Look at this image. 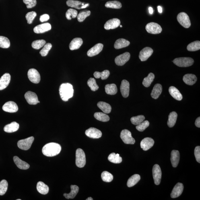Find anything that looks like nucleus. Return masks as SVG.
<instances>
[{
  "label": "nucleus",
  "mask_w": 200,
  "mask_h": 200,
  "mask_svg": "<svg viewBox=\"0 0 200 200\" xmlns=\"http://www.w3.org/2000/svg\"><path fill=\"white\" fill-rule=\"evenodd\" d=\"M61 150V145L56 143H50L43 147L42 152L45 156L53 157L59 154Z\"/></svg>",
  "instance_id": "obj_1"
},
{
  "label": "nucleus",
  "mask_w": 200,
  "mask_h": 200,
  "mask_svg": "<svg viewBox=\"0 0 200 200\" xmlns=\"http://www.w3.org/2000/svg\"><path fill=\"white\" fill-rule=\"evenodd\" d=\"M59 94L62 100L67 101L73 95L74 90L72 85L69 83H63L60 86Z\"/></svg>",
  "instance_id": "obj_2"
},
{
  "label": "nucleus",
  "mask_w": 200,
  "mask_h": 200,
  "mask_svg": "<svg viewBox=\"0 0 200 200\" xmlns=\"http://www.w3.org/2000/svg\"><path fill=\"white\" fill-rule=\"evenodd\" d=\"M86 156L85 153L80 148L77 149L76 152V165L79 168H83L86 164Z\"/></svg>",
  "instance_id": "obj_3"
},
{
  "label": "nucleus",
  "mask_w": 200,
  "mask_h": 200,
  "mask_svg": "<svg viewBox=\"0 0 200 200\" xmlns=\"http://www.w3.org/2000/svg\"><path fill=\"white\" fill-rule=\"evenodd\" d=\"M194 60L189 57L176 58L173 61L175 65L180 67H188L193 65Z\"/></svg>",
  "instance_id": "obj_4"
},
{
  "label": "nucleus",
  "mask_w": 200,
  "mask_h": 200,
  "mask_svg": "<svg viewBox=\"0 0 200 200\" xmlns=\"http://www.w3.org/2000/svg\"><path fill=\"white\" fill-rule=\"evenodd\" d=\"M177 19L179 23L186 28H189L191 26V22L189 16L184 12L180 13L178 15Z\"/></svg>",
  "instance_id": "obj_5"
},
{
  "label": "nucleus",
  "mask_w": 200,
  "mask_h": 200,
  "mask_svg": "<svg viewBox=\"0 0 200 200\" xmlns=\"http://www.w3.org/2000/svg\"><path fill=\"white\" fill-rule=\"evenodd\" d=\"M120 137L125 144L133 145L135 142V139L132 136L131 132L128 130H122L120 133Z\"/></svg>",
  "instance_id": "obj_6"
},
{
  "label": "nucleus",
  "mask_w": 200,
  "mask_h": 200,
  "mask_svg": "<svg viewBox=\"0 0 200 200\" xmlns=\"http://www.w3.org/2000/svg\"><path fill=\"white\" fill-rule=\"evenodd\" d=\"M34 140V137H31L26 139L21 140L17 142V145L19 148L23 150L26 151L30 148Z\"/></svg>",
  "instance_id": "obj_7"
},
{
  "label": "nucleus",
  "mask_w": 200,
  "mask_h": 200,
  "mask_svg": "<svg viewBox=\"0 0 200 200\" xmlns=\"http://www.w3.org/2000/svg\"><path fill=\"white\" fill-rule=\"evenodd\" d=\"M146 30L149 34H158L162 31V28L160 25L155 22H150L146 26Z\"/></svg>",
  "instance_id": "obj_8"
},
{
  "label": "nucleus",
  "mask_w": 200,
  "mask_h": 200,
  "mask_svg": "<svg viewBox=\"0 0 200 200\" xmlns=\"http://www.w3.org/2000/svg\"><path fill=\"white\" fill-rule=\"evenodd\" d=\"M152 174L155 184L156 185H159L160 184L162 178V171L158 165L155 164L153 166Z\"/></svg>",
  "instance_id": "obj_9"
},
{
  "label": "nucleus",
  "mask_w": 200,
  "mask_h": 200,
  "mask_svg": "<svg viewBox=\"0 0 200 200\" xmlns=\"http://www.w3.org/2000/svg\"><path fill=\"white\" fill-rule=\"evenodd\" d=\"M28 77L32 82L38 84L40 81V76L39 73L36 69H31L28 73Z\"/></svg>",
  "instance_id": "obj_10"
},
{
  "label": "nucleus",
  "mask_w": 200,
  "mask_h": 200,
  "mask_svg": "<svg viewBox=\"0 0 200 200\" xmlns=\"http://www.w3.org/2000/svg\"><path fill=\"white\" fill-rule=\"evenodd\" d=\"M130 57H131V55L130 53L129 52H126L117 56L115 58L114 61L117 65L123 66L129 61Z\"/></svg>",
  "instance_id": "obj_11"
},
{
  "label": "nucleus",
  "mask_w": 200,
  "mask_h": 200,
  "mask_svg": "<svg viewBox=\"0 0 200 200\" xmlns=\"http://www.w3.org/2000/svg\"><path fill=\"white\" fill-rule=\"evenodd\" d=\"M67 4L68 7L79 9L86 8L89 5L88 3L73 0H68L67 2Z\"/></svg>",
  "instance_id": "obj_12"
},
{
  "label": "nucleus",
  "mask_w": 200,
  "mask_h": 200,
  "mask_svg": "<svg viewBox=\"0 0 200 200\" xmlns=\"http://www.w3.org/2000/svg\"><path fill=\"white\" fill-rule=\"evenodd\" d=\"M153 52V50L151 48L147 47L143 48L140 52V59L142 62L146 61L152 55Z\"/></svg>",
  "instance_id": "obj_13"
},
{
  "label": "nucleus",
  "mask_w": 200,
  "mask_h": 200,
  "mask_svg": "<svg viewBox=\"0 0 200 200\" xmlns=\"http://www.w3.org/2000/svg\"><path fill=\"white\" fill-rule=\"evenodd\" d=\"M25 98L29 104L35 105L38 103V99L35 93L29 91L25 95Z\"/></svg>",
  "instance_id": "obj_14"
},
{
  "label": "nucleus",
  "mask_w": 200,
  "mask_h": 200,
  "mask_svg": "<svg viewBox=\"0 0 200 200\" xmlns=\"http://www.w3.org/2000/svg\"><path fill=\"white\" fill-rule=\"evenodd\" d=\"M85 134L93 139L100 138L102 137V133L100 130L94 128H90L85 131Z\"/></svg>",
  "instance_id": "obj_15"
},
{
  "label": "nucleus",
  "mask_w": 200,
  "mask_h": 200,
  "mask_svg": "<svg viewBox=\"0 0 200 200\" xmlns=\"http://www.w3.org/2000/svg\"><path fill=\"white\" fill-rule=\"evenodd\" d=\"M4 111L9 113H15L18 111V107L14 102L9 101L6 103L2 107Z\"/></svg>",
  "instance_id": "obj_16"
},
{
  "label": "nucleus",
  "mask_w": 200,
  "mask_h": 200,
  "mask_svg": "<svg viewBox=\"0 0 200 200\" xmlns=\"http://www.w3.org/2000/svg\"><path fill=\"white\" fill-rule=\"evenodd\" d=\"M51 29V25L49 23H46L35 27L34 29V31L36 34H42L50 30Z\"/></svg>",
  "instance_id": "obj_17"
},
{
  "label": "nucleus",
  "mask_w": 200,
  "mask_h": 200,
  "mask_svg": "<svg viewBox=\"0 0 200 200\" xmlns=\"http://www.w3.org/2000/svg\"><path fill=\"white\" fill-rule=\"evenodd\" d=\"M120 21L119 19L114 18L107 21L104 25V28L106 30H113L120 26Z\"/></svg>",
  "instance_id": "obj_18"
},
{
  "label": "nucleus",
  "mask_w": 200,
  "mask_h": 200,
  "mask_svg": "<svg viewBox=\"0 0 200 200\" xmlns=\"http://www.w3.org/2000/svg\"><path fill=\"white\" fill-rule=\"evenodd\" d=\"M154 143V141L151 138L146 137L141 141V147L143 151H147L153 146Z\"/></svg>",
  "instance_id": "obj_19"
},
{
  "label": "nucleus",
  "mask_w": 200,
  "mask_h": 200,
  "mask_svg": "<svg viewBox=\"0 0 200 200\" xmlns=\"http://www.w3.org/2000/svg\"><path fill=\"white\" fill-rule=\"evenodd\" d=\"M104 45L102 44H97L89 49L87 52V55L89 57H93L98 55L102 51Z\"/></svg>",
  "instance_id": "obj_20"
},
{
  "label": "nucleus",
  "mask_w": 200,
  "mask_h": 200,
  "mask_svg": "<svg viewBox=\"0 0 200 200\" xmlns=\"http://www.w3.org/2000/svg\"><path fill=\"white\" fill-rule=\"evenodd\" d=\"M184 189V186L183 184L180 183L177 184L174 186L171 193V197L172 198H175L179 197L183 192Z\"/></svg>",
  "instance_id": "obj_21"
},
{
  "label": "nucleus",
  "mask_w": 200,
  "mask_h": 200,
  "mask_svg": "<svg viewBox=\"0 0 200 200\" xmlns=\"http://www.w3.org/2000/svg\"><path fill=\"white\" fill-rule=\"evenodd\" d=\"M120 90L122 95L124 98H127L129 96L130 85L128 81L126 80L122 81L121 85H120Z\"/></svg>",
  "instance_id": "obj_22"
},
{
  "label": "nucleus",
  "mask_w": 200,
  "mask_h": 200,
  "mask_svg": "<svg viewBox=\"0 0 200 200\" xmlns=\"http://www.w3.org/2000/svg\"><path fill=\"white\" fill-rule=\"evenodd\" d=\"M11 77L8 73L4 74L0 79V91L3 90L8 86L10 82Z\"/></svg>",
  "instance_id": "obj_23"
},
{
  "label": "nucleus",
  "mask_w": 200,
  "mask_h": 200,
  "mask_svg": "<svg viewBox=\"0 0 200 200\" xmlns=\"http://www.w3.org/2000/svg\"><path fill=\"white\" fill-rule=\"evenodd\" d=\"M180 160V153L179 151L173 150L171 153L170 161L173 167L176 168L178 166Z\"/></svg>",
  "instance_id": "obj_24"
},
{
  "label": "nucleus",
  "mask_w": 200,
  "mask_h": 200,
  "mask_svg": "<svg viewBox=\"0 0 200 200\" xmlns=\"http://www.w3.org/2000/svg\"><path fill=\"white\" fill-rule=\"evenodd\" d=\"M13 160L17 167L23 170H28L30 167V165L28 163L21 160L19 157L15 156L13 157Z\"/></svg>",
  "instance_id": "obj_25"
},
{
  "label": "nucleus",
  "mask_w": 200,
  "mask_h": 200,
  "mask_svg": "<svg viewBox=\"0 0 200 200\" xmlns=\"http://www.w3.org/2000/svg\"><path fill=\"white\" fill-rule=\"evenodd\" d=\"M83 40L81 38H77L72 40L69 44L70 49L72 50L78 49L83 44Z\"/></svg>",
  "instance_id": "obj_26"
},
{
  "label": "nucleus",
  "mask_w": 200,
  "mask_h": 200,
  "mask_svg": "<svg viewBox=\"0 0 200 200\" xmlns=\"http://www.w3.org/2000/svg\"><path fill=\"white\" fill-rule=\"evenodd\" d=\"M183 80L186 84L189 85H192L196 83L197 78L195 75L187 74L184 76Z\"/></svg>",
  "instance_id": "obj_27"
},
{
  "label": "nucleus",
  "mask_w": 200,
  "mask_h": 200,
  "mask_svg": "<svg viewBox=\"0 0 200 200\" xmlns=\"http://www.w3.org/2000/svg\"><path fill=\"white\" fill-rule=\"evenodd\" d=\"M19 127V124L16 122H13L6 125L4 128V131L7 133H14L18 130Z\"/></svg>",
  "instance_id": "obj_28"
},
{
  "label": "nucleus",
  "mask_w": 200,
  "mask_h": 200,
  "mask_svg": "<svg viewBox=\"0 0 200 200\" xmlns=\"http://www.w3.org/2000/svg\"><path fill=\"white\" fill-rule=\"evenodd\" d=\"M169 91L171 95L176 100H181L183 98L181 93L175 87L170 86L169 88Z\"/></svg>",
  "instance_id": "obj_29"
},
{
  "label": "nucleus",
  "mask_w": 200,
  "mask_h": 200,
  "mask_svg": "<svg viewBox=\"0 0 200 200\" xmlns=\"http://www.w3.org/2000/svg\"><path fill=\"white\" fill-rule=\"evenodd\" d=\"M130 44V42L129 41L124 39H119L116 40L114 44V48L116 49H120L127 47Z\"/></svg>",
  "instance_id": "obj_30"
},
{
  "label": "nucleus",
  "mask_w": 200,
  "mask_h": 200,
  "mask_svg": "<svg viewBox=\"0 0 200 200\" xmlns=\"http://www.w3.org/2000/svg\"><path fill=\"white\" fill-rule=\"evenodd\" d=\"M162 91V85L160 84H156L153 87L151 96L154 99H158L160 96Z\"/></svg>",
  "instance_id": "obj_31"
},
{
  "label": "nucleus",
  "mask_w": 200,
  "mask_h": 200,
  "mask_svg": "<svg viewBox=\"0 0 200 200\" xmlns=\"http://www.w3.org/2000/svg\"><path fill=\"white\" fill-rule=\"evenodd\" d=\"M71 192L69 193H64V197L66 199H73L77 195L79 192V188L78 186L75 185H72L71 186Z\"/></svg>",
  "instance_id": "obj_32"
},
{
  "label": "nucleus",
  "mask_w": 200,
  "mask_h": 200,
  "mask_svg": "<svg viewBox=\"0 0 200 200\" xmlns=\"http://www.w3.org/2000/svg\"><path fill=\"white\" fill-rule=\"evenodd\" d=\"M36 188L38 192L43 195H46L49 191V188L48 186L42 182H38Z\"/></svg>",
  "instance_id": "obj_33"
},
{
  "label": "nucleus",
  "mask_w": 200,
  "mask_h": 200,
  "mask_svg": "<svg viewBox=\"0 0 200 200\" xmlns=\"http://www.w3.org/2000/svg\"><path fill=\"white\" fill-rule=\"evenodd\" d=\"M98 108L106 114H109L111 111L112 108L109 104L104 102H99L97 104Z\"/></svg>",
  "instance_id": "obj_34"
},
{
  "label": "nucleus",
  "mask_w": 200,
  "mask_h": 200,
  "mask_svg": "<svg viewBox=\"0 0 200 200\" xmlns=\"http://www.w3.org/2000/svg\"><path fill=\"white\" fill-rule=\"evenodd\" d=\"M141 179V176L138 174H135L129 178L127 182L128 187H132L137 184Z\"/></svg>",
  "instance_id": "obj_35"
},
{
  "label": "nucleus",
  "mask_w": 200,
  "mask_h": 200,
  "mask_svg": "<svg viewBox=\"0 0 200 200\" xmlns=\"http://www.w3.org/2000/svg\"><path fill=\"white\" fill-rule=\"evenodd\" d=\"M178 114L175 112H171L169 114L168 120L167 122L168 127L172 128L175 125L177 118Z\"/></svg>",
  "instance_id": "obj_36"
},
{
  "label": "nucleus",
  "mask_w": 200,
  "mask_h": 200,
  "mask_svg": "<svg viewBox=\"0 0 200 200\" xmlns=\"http://www.w3.org/2000/svg\"><path fill=\"white\" fill-rule=\"evenodd\" d=\"M105 90L107 94L110 95H115L118 91L117 86L114 84L106 85L105 86Z\"/></svg>",
  "instance_id": "obj_37"
},
{
  "label": "nucleus",
  "mask_w": 200,
  "mask_h": 200,
  "mask_svg": "<svg viewBox=\"0 0 200 200\" xmlns=\"http://www.w3.org/2000/svg\"><path fill=\"white\" fill-rule=\"evenodd\" d=\"M108 160L110 162L114 164H120L122 162V158L119 154L112 153L108 157Z\"/></svg>",
  "instance_id": "obj_38"
},
{
  "label": "nucleus",
  "mask_w": 200,
  "mask_h": 200,
  "mask_svg": "<svg viewBox=\"0 0 200 200\" xmlns=\"http://www.w3.org/2000/svg\"><path fill=\"white\" fill-rule=\"evenodd\" d=\"M94 116L97 120L102 122H108L110 120L109 116L104 113L96 112L94 114Z\"/></svg>",
  "instance_id": "obj_39"
},
{
  "label": "nucleus",
  "mask_w": 200,
  "mask_h": 200,
  "mask_svg": "<svg viewBox=\"0 0 200 200\" xmlns=\"http://www.w3.org/2000/svg\"><path fill=\"white\" fill-rule=\"evenodd\" d=\"M110 75L109 71L106 70L102 72H95L94 74V76L96 79L100 78V77L102 80H105L108 78Z\"/></svg>",
  "instance_id": "obj_40"
},
{
  "label": "nucleus",
  "mask_w": 200,
  "mask_h": 200,
  "mask_svg": "<svg viewBox=\"0 0 200 200\" xmlns=\"http://www.w3.org/2000/svg\"><path fill=\"white\" fill-rule=\"evenodd\" d=\"M187 49L189 51H197L200 49V42L197 40L192 42L188 44Z\"/></svg>",
  "instance_id": "obj_41"
},
{
  "label": "nucleus",
  "mask_w": 200,
  "mask_h": 200,
  "mask_svg": "<svg viewBox=\"0 0 200 200\" xmlns=\"http://www.w3.org/2000/svg\"><path fill=\"white\" fill-rule=\"evenodd\" d=\"M107 8L113 9H120L122 7V5L120 2L118 1H110L107 2L105 5Z\"/></svg>",
  "instance_id": "obj_42"
},
{
  "label": "nucleus",
  "mask_w": 200,
  "mask_h": 200,
  "mask_svg": "<svg viewBox=\"0 0 200 200\" xmlns=\"http://www.w3.org/2000/svg\"><path fill=\"white\" fill-rule=\"evenodd\" d=\"M155 78V75L152 73L149 74L147 77H145L143 81V85L146 87L150 86Z\"/></svg>",
  "instance_id": "obj_43"
},
{
  "label": "nucleus",
  "mask_w": 200,
  "mask_h": 200,
  "mask_svg": "<svg viewBox=\"0 0 200 200\" xmlns=\"http://www.w3.org/2000/svg\"><path fill=\"white\" fill-rule=\"evenodd\" d=\"M91 13V11L88 10H84L81 12L77 15V20L79 22H83L87 17L90 16Z\"/></svg>",
  "instance_id": "obj_44"
},
{
  "label": "nucleus",
  "mask_w": 200,
  "mask_h": 200,
  "mask_svg": "<svg viewBox=\"0 0 200 200\" xmlns=\"http://www.w3.org/2000/svg\"><path fill=\"white\" fill-rule=\"evenodd\" d=\"M10 46V42L8 38L6 37L0 36V47L2 48H8Z\"/></svg>",
  "instance_id": "obj_45"
},
{
  "label": "nucleus",
  "mask_w": 200,
  "mask_h": 200,
  "mask_svg": "<svg viewBox=\"0 0 200 200\" xmlns=\"http://www.w3.org/2000/svg\"><path fill=\"white\" fill-rule=\"evenodd\" d=\"M46 44L45 40H43L34 41L32 44V47L35 49H39Z\"/></svg>",
  "instance_id": "obj_46"
},
{
  "label": "nucleus",
  "mask_w": 200,
  "mask_h": 200,
  "mask_svg": "<svg viewBox=\"0 0 200 200\" xmlns=\"http://www.w3.org/2000/svg\"><path fill=\"white\" fill-rule=\"evenodd\" d=\"M8 188V183L6 180H3L0 182V195L2 196L7 192Z\"/></svg>",
  "instance_id": "obj_47"
},
{
  "label": "nucleus",
  "mask_w": 200,
  "mask_h": 200,
  "mask_svg": "<svg viewBox=\"0 0 200 200\" xmlns=\"http://www.w3.org/2000/svg\"><path fill=\"white\" fill-rule=\"evenodd\" d=\"M102 179L104 182H110L113 179L114 177L112 174L107 171H104L101 174Z\"/></svg>",
  "instance_id": "obj_48"
},
{
  "label": "nucleus",
  "mask_w": 200,
  "mask_h": 200,
  "mask_svg": "<svg viewBox=\"0 0 200 200\" xmlns=\"http://www.w3.org/2000/svg\"><path fill=\"white\" fill-rule=\"evenodd\" d=\"M87 84L90 87L91 90L93 91H96L99 89V86L96 84L95 79L93 78H90L87 82Z\"/></svg>",
  "instance_id": "obj_49"
},
{
  "label": "nucleus",
  "mask_w": 200,
  "mask_h": 200,
  "mask_svg": "<svg viewBox=\"0 0 200 200\" xmlns=\"http://www.w3.org/2000/svg\"><path fill=\"white\" fill-rule=\"evenodd\" d=\"M77 15V12L75 9H69L66 13V17L68 20H71L72 18H75Z\"/></svg>",
  "instance_id": "obj_50"
},
{
  "label": "nucleus",
  "mask_w": 200,
  "mask_h": 200,
  "mask_svg": "<svg viewBox=\"0 0 200 200\" xmlns=\"http://www.w3.org/2000/svg\"><path fill=\"white\" fill-rule=\"evenodd\" d=\"M145 119V117L143 115H139L134 117H132L131 120L132 123L134 125H137L141 123Z\"/></svg>",
  "instance_id": "obj_51"
},
{
  "label": "nucleus",
  "mask_w": 200,
  "mask_h": 200,
  "mask_svg": "<svg viewBox=\"0 0 200 200\" xmlns=\"http://www.w3.org/2000/svg\"><path fill=\"white\" fill-rule=\"evenodd\" d=\"M52 47V44L50 43L46 44L43 48L40 50V54L42 56H47L49 50Z\"/></svg>",
  "instance_id": "obj_52"
},
{
  "label": "nucleus",
  "mask_w": 200,
  "mask_h": 200,
  "mask_svg": "<svg viewBox=\"0 0 200 200\" xmlns=\"http://www.w3.org/2000/svg\"><path fill=\"white\" fill-rule=\"evenodd\" d=\"M149 125V122L147 120L143 121L141 123L137 125L136 129L140 132H143L148 127Z\"/></svg>",
  "instance_id": "obj_53"
},
{
  "label": "nucleus",
  "mask_w": 200,
  "mask_h": 200,
  "mask_svg": "<svg viewBox=\"0 0 200 200\" xmlns=\"http://www.w3.org/2000/svg\"><path fill=\"white\" fill-rule=\"evenodd\" d=\"M36 13L34 11L31 12L27 13L26 18L29 24H31L35 17L36 16Z\"/></svg>",
  "instance_id": "obj_54"
},
{
  "label": "nucleus",
  "mask_w": 200,
  "mask_h": 200,
  "mask_svg": "<svg viewBox=\"0 0 200 200\" xmlns=\"http://www.w3.org/2000/svg\"><path fill=\"white\" fill-rule=\"evenodd\" d=\"M23 2L28 9L32 8L35 6L37 3L36 0H23Z\"/></svg>",
  "instance_id": "obj_55"
},
{
  "label": "nucleus",
  "mask_w": 200,
  "mask_h": 200,
  "mask_svg": "<svg viewBox=\"0 0 200 200\" xmlns=\"http://www.w3.org/2000/svg\"><path fill=\"white\" fill-rule=\"evenodd\" d=\"M194 154L196 160L199 163H200V147H196L194 151Z\"/></svg>",
  "instance_id": "obj_56"
},
{
  "label": "nucleus",
  "mask_w": 200,
  "mask_h": 200,
  "mask_svg": "<svg viewBox=\"0 0 200 200\" xmlns=\"http://www.w3.org/2000/svg\"><path fill=\"white\" fill-rule=\"evenodd\" d=\"M49 18V16L48 14H44L40 16V21L42 22H44L48 21Z\"/></svg>",
  "instance_id": "obj_57"
},
{
  "label": "nucleus",
  "mask_w": 200,
  "mask_h": 200,
  "mask_svg": "<svg viewBox=\"0 0 200 200\" xmlns=\"http://www.w3.org/2000/svg\"><path fill=\"white\" fill-rule=\"evenodd\" d=\"M195 125L198 128L200 127V117L197 118L195 122Z\"/></svg>",
  "instance_id": "obj_58"
},
{
  "label": "nucleus",
  "mask_w": 200,
  "mask_h": 200,
  "mask_svg": "<svg viewBox=\"0 0 200 200\" xmlns=\"http://www.w3.org/2000/svg\"><path fill=\"white\" fill-rule=\"evenodd\" d=\"M149 13H150V14H153V9L152 7H149Z\"/></svg>",
  "instance_id": "obj_59"
},
{
  "label": "nucleus",
  "mask_w": 200,
  "mask_h": 200,
  "mask_svg": "<svg viewBox=\"0 0 200 200\" xmlns=\"http://www.w3.org/2000/svg\"><path fill=\"white\" fill-rule=\"evenodd\" d=\"M158 12L159 13H162V7H161L160 6H158Z\"/></svg>",
  "instance_id": "obj_60"
},
{
  "label": "nucleus",
  "mask_w": 200,
  "mask_h": 200,
  "mask_svg": "<svg viewBox=\"0 0 200 200\" xmlns=\"http://www.w3.org/2000/svg\"><path fill=\"white\" fill-rule=\"evenodd\" d=\"M86 200H93V199H92V198L91 197H89L88 198L86 199Z\"/></svg>",
  "instance_id": "obj_61"
},
{
  "label": "nucleus",
  "mask_w": 200,
  "mask_h": 200,
  "mask_svg": "<svg viewBox=\"0 0 200 200\" xmlns=\"http://www.w3.org/2000/svg\"><path fill=\"white\" fill-rule=\"evenodd\" d=\"M120 27H122V25H120Z\"/></svg>",
  "instance_id": "obj_62"
},
{
  "label": "nucleus",
  "mask_w": 200,
  "mask_h": 200,
  "mask_svg": "<svg viewBox=\"0 0 200 200\" xmlns=\"http://www.w3.org/2000/svg\"><path fill=\"white\" fill-rule=\"evenodd\" d=\"M17 200H21V199H17Z\"/></svg>",
  "instance_id": "obj_63"
}]
</instances>
